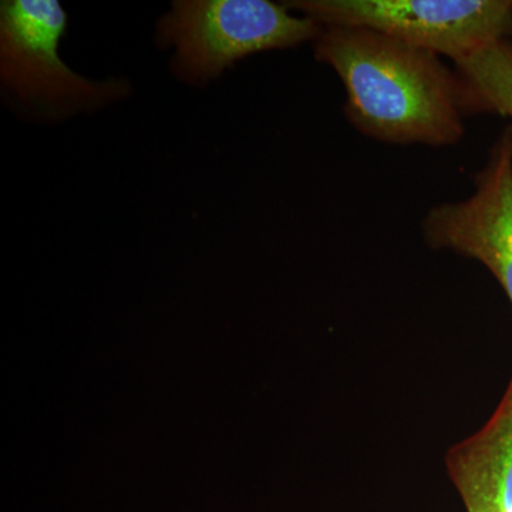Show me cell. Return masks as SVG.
I'll use <instances>...</instances> for the list:
<instances>
[{
	"instance_id": "cell-1",
	"label": "cell",
	"mask_w": 512,
	"mask_h": 512,
	"mask_svg": "<svg viewBox=\"0 0 512 512\" xmlns=\"http://www.w3.org/2000/svg\"><path fill=\"white\" fill-rule=\"evenodd\" d=\"M313 52L338 74L346 117L365 136L399 146L463 140V83L437 53L355 26H323Z\"/></svg>"
},
{
	"instance_id": "cell-2",
	"label": "cell",
	"mask_w": 512,
	"mask_h": 512,
	"mask_svg": "<svg viewBox=\"0 0 512 512\" xmlns=\"http://www.w3.org/2000/svg\"><path fill=\"white\" fill-rule=\"evenodd\" d=\"M66 10L57 0H3L0 5V82L6 96L36 119L57 121L130 96L123 79L96 82L60 57Z\"/></svg>"
},
{
	"instance_id": "cell-3",
	"label": "cell",
	"mask_w": 512,
	"mask_h": 512,
	"mask_svg": "<svg viewBox=\"0 0 512 512\" xmlns=\"http://www.w3.org/2000/svg\"><path fill=\"white\" fill-rule=\"evenodd\" d=\"M323 26L269 0H177L157 23V42L174 49L178 79L202 86L239 60L315 42Z\"/></svg>"
},
{
	"instance_id": "cell-4",
	"label": "cell",
	"mask_w": 512,
	"mask_h": 512,
	"mask_svg": "<svg viewBox=\"0 0 512 512\" xmlns=\"http://www.w3.org/2000/svg\"><path fill=\"white\" fill-rule=\"evenodd\" d=\"M284 5L322 26L372 29L454 63L508 39L512 26V0H289Z\"/></svg>"
},
{
	"instance_id": "cell-5",
	"label": "cell",
	"mask_w": 512,
	"mask_h": 512,
	"mask_svg": "<svg viewBox=\"0 0 512 512\" xmlns=\"http://www.w3.org/2000/svg\"><path fill=\"white\" fill-rule=\"evenodd\" d=\"M466 200L443 202L421 222L426 244L483 264L512 305V126L488 153Z\"/></svg>"
},
{
	"instance_id": "cell-6",
	"label": "cell",
	"mask_w": 512,
	"mask_h": 512,
	"mask_svg": "<svg viewBox=\"0 0 512 512\" xmlns=\"http://www.w3.org/2000/svg\"><path fill=\"white\" fill-rule=\"evenodd\" d=\"M446 467L467 512H512V377L483 429L450 448Z\"/></svg>"
},
{
	"instance_id": "cell-7",
	"label": "cell",
	"mask_w": 512,
	"mask_h": 512,
	"mask_svg": "<svg viewBox=\"0 0 512 512\" xmlns=\"http://www.w3.org/2000/svg\"><path fill=\"white\" fill-rule=\"evenodd\" d=\"M463 83L467 114H498L512 120V42L500 39L454 63Z\"/></svg>"
},
{
	"instance_id": "cell-8",
	"label": "cell",
	"mask_w": 512,
	"mask_h": 512,
	"mask_svg": "<svg viewBox=\"0 0 512 512\" xmlns=\"http://www.w3.org/2000/svg\"><path fill=\"white\" fill-rule=\"evenodd\" d=\"M508 39H510L512 42V26H511V30H510V35H508Z\"/></svg>"
}]
</instances>
